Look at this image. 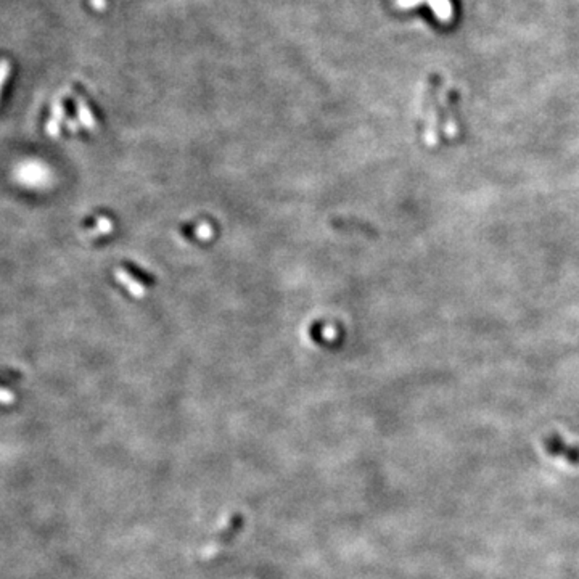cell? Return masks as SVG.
<instances>
[{
  "label": "cell",
  "instance_id": "6da1fadb",
  "mask_svg": "<svg viewBox=\"0 0 579 579\" xmlns=\"http://www.w3.org/2000/svg\"><path fill=\"white\" fill-rule=\"evenodd\" d=\"M15 176H17V179L22 185L40 187L42 182L47 179V169L35 161L22 162V165L18 166L17 172H15Z\"/></svg>",
  "mask_w": 579,
  "mask_h": 579
},
{
  "label": "cell",
  "instance_id": "7a4b0ae2",
  "mask_svg": "<svg viewBox=\"0 0 579 579\" xmlns=\"http://www.w3.org/2000/svg\"><path fill=\"white\" fill-rule=\"evenodd\" d=\"M240 526H242V517H233L232 523L227 526L226 531H222L221 537H217V539H215V542H211V544L203 551V558L215 557L216 553L227 544L228 539H233V536L237 535V531L240 530Z\"/></svg>",
  "mask_w": 579,
  "mask_h": 579
},
{
  "label": "cell",
  "instance_id": "3957f363",
  "mask_svg": "<svg viewBox=\"0 0 579 579\" xmlns=\"http://www.w3.org/2000/svg\"><path fill=\"white\" fill-rule=\"evenodd\" d=\"M423 3H428L430 8L433 10L435 17L441 23H449L454 18V7H452L451 0H423Z\"/></svg>",
  "mask_w": 579,
  "mask_h": 579
},
{
  "label": "cell",
  "instance_id": "277c9868",
  "mask_svg": "<svg viewBox=\"0 0 579 579\" xmlns=\"http://www.w3.org/2000/svg\"><path fill=\"white\" fill-rule=\"evenodd\" d=\"M65 119V108L62 101L55 100L52 105V115H50V119L47 121V134L50 137H58L60 134V124Z\"/></svg>",
  "mask_w": 579,
  "mask_h": 579
},
{
  "label": "cell",
  "instance_id": "5b68a950",
  "mask_svg": "<svg viewBox=\"0 0 579 579\" xmlns=\"http://www.w3.org/2000/svg\"><path fill=\"white\" fill-rule=\"evenodd\" d=\"M76 103H78V116H79V121L83 123L85 128H94V116H92V111L87 108V105H85V101L83 99H76Z\"/></svg>",
  "mask_w": 579,
  "mask_h": 579
},
{
  "label": "cell",
  "instance_id": "8992f818",
  "mask_svg": "<svg viewBox=\"0 0 579 579\" xmlns=\"http://www.w3.org/2000/svg\"><path fill=\"white\" fill-rule=\"evenodd\" d=\"M10 69H12V66H10L8 60H0V95H2V89L10 76Z\"/></svg>",
  "mask_w": 579,
  "mask_h": 579
},
{
  "label": "cell",
  "instance_id": "52a82bcc",
  "mask_svg": "<svg viewBox=\"0 0 579 579\" xmlns=\"http://www.w3.org/2000/svg\"><path fill=\"white\" fill-rule=\"evenodd\" d=\"M17 403V396L12 391L7 389V388H2L0 386V404L2 405H12Z\"/></svg>",
  "mask_w": 579,
  "mask_h": 579
}]
</instances>
